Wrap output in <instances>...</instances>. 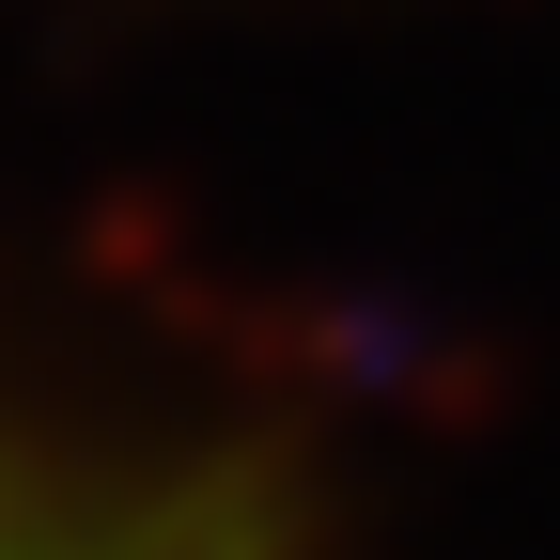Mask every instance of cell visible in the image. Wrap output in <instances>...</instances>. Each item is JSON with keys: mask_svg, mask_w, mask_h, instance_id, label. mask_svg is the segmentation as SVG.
I'll return each instance as SVG.
<instances>
[{"mask_svg": "<svg viewBox=\"0 0 560 560\" xmlns=\"http://www.w3.org/2000/svg\"><path fill=\"white\" fill-rule=\"evenodd\" d=\"M0 560H249V529L202 514V499H156V482L0 452Z\"/></svg>", "mask_w": 560, "mask_h": 560, "instance_id": "6da1fadb", "label": "cell"}]
</instances>
